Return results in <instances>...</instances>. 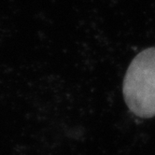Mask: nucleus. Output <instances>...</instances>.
Instances as JSON below:
<instances>
[{"instance_id":"obj_1","label":"nucleus","mask_w":155,"mask_h":155,"mask_svg":"<svg viewBox=\"0 0 155 155\" xmlns=\"http://www.w3.org/2000/svg\"><path fill=\"white\" fill-rule=\"evenodd\" d=\"M124 97L131 111L141 118L155 116V47L144 50L126 71Z\"/></svg>"}]
</instances>
